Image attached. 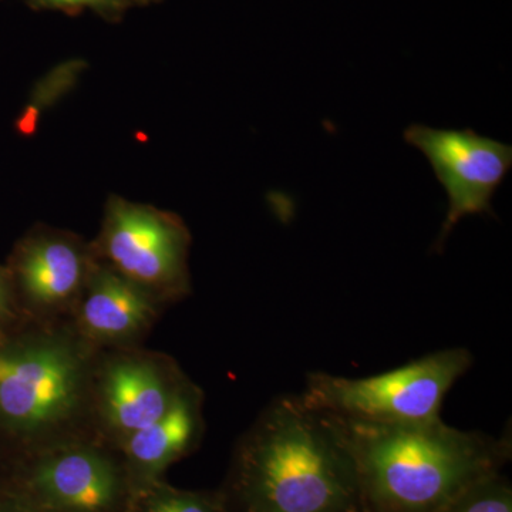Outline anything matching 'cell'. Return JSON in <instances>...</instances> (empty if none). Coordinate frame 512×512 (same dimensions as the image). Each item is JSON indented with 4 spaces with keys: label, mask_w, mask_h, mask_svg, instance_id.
Here are the masks:
<instances>
[{
    "label": "cell",
    "mask_w": 512,
    "mask_h": 512,
    "mask_svg": "<svg viewBox=\"0 0 512 512\" xmlns=\"http://www.w3.org/2000/svg\"><path fill=\"white\" fill-rule=\"evenodd\" d=\"M222 501L228 512H365L339 421L301 394L276 397L245 434Z\"/></svg>",
    "instance_id": "cell-1"
},
{
    "label": "cell",
    "mask_w": 512,
    "mask_h": 512,
    "mask_svg": "<svg viewBox=\"0 0 512 512\" xmlns=\"http://www.w3.org/2000/svg\"><path fill=\"white\" fill-rule=\"evenodd\" d=\"M181 389L164 380L156 366L140 359L114 363L101 387L103 410L124 436L146 429L170 409Z\"/></svg>",
    "instance_id": "cell-9"
},
{
    "label": "cell",
    "mask_w": 512,
    "mask_h": 512,
    "mask_svg": "<svg viewBox=\"0 0 512 512\" xmlns=\"http://www.w3.org/2000/svg\"><path fill=\"white\" fill-rule=\"evenodd\" d=\"M35 485L49 507L66 512L107 511L120 493L113 463L87 448H70L47 457L37 468Z\"/></svg>",
    "instance_id": "cell-7"
},
{
    "label": "cell",
    "mask_w": 512,
    "mask_h": 512,
    "mask_svg": "<svg viewBox=\"0 0 512 512\" xmlns=\"http://www.w3.org/2000/svg\"><path fill=\"white\" fill-rule=\"evenodd\" d=\"M404 141L417 148L429 161L448 198L434 249L444 242L461 220L471 215L495 217V192L512 167V147L495 138L481 136L473 128H433L413 124L404 131Z\"/></svg>",
    "instance_id": "cell-5"
},
{
    "label": "cell",
    "mask_w": 512,
    "mask_h": 512,
    "mask_svg": "<svg viewBox=\"0 0 512 512\" xmlns=\"http://www.w3.org/2000/svg\"><path fill=\"white\" fill-rule=\"evenodd\" d=\"M190 242L184 222L171 212L121 197L107 202L101 254L117 274L150 295L187 291Z\"/></svg>",
    "instance_id": "cell-4"
},
{
    "label": "cell",
    "mask_w": 512,
    "mask_h": 512,
    "mask_svg": "<svg viewBox=\"0 0 512 512\" xmlns=\"http://www.w3.org/2000/svg\"><path fill=\"white\" fill-rule=\"evenodd\" d=\"M83 363L59 340L0 350V416L13 427L55 426L80 400Z\"/></svg>",
    "instance_id": "cell-6"
},
{
    "label": "cell",
    "mask_w": 512,
    "mask_h": 512,
    "mask_svg": "<svg viewBox=\"0 0 512 512\" xmlns=\"http://www.w3.org/2000/svg\"><path fill=\"white\" fill-rule=\"evenodd\" d=\"M8 311V291H6L5 279L0 274V315Z\"/></svg>",
    "instance_id": "cell-16"
},
{
    "label": "cell",
    "mask_w": 512,
    "mask_h": 512,
    "mask_svg": "<svg viewBox=\"0 0 512 512\" xmlns=\"http://www.w3.org/2000/svg\"><path fill=\"white\" fill-rule=\"evenodd\" d=\"M82 72L83 63L70 62L57 66L37 82L35 92L30 96L28 106L20 114L16 124L23 136H32L35 133L43 113L72 92Z\"/></svg>",
    "instance_id": "cell-12"
},
{
    "label": "cell",
    "mask_w": 512,
    "mask_h": 512,
    "mask_svg": "<svg viewBox=\"0 0 512 512\" xmlns=\"http://www.w3.org/2000/svg\"><path fill=\"white\" fill-rule=\"evenodd\" d=\"M336 420L355 460L365 512H439L471 485L503 473L512 456L510 433L458 430L441 419L419 426Z\"/></svg>",
    "instance_id": "cell-2"
},
{
    "label": "cell",
    "mask_w": 512,
    "mask_h": 512,
    "mask_svg": "<svg viewBox=\"0 0 512 512\" xmlns=\"http://www.w3.org/2000/svg\"><path fill=\"white\" fill-rule=\"evenodd\" d=\"M473 353L451 348L367 377L326 372L306 377L302 399L336 419L376 426H419L439 420L444 397L473 366Z\"/></svg>",
    "instance_id": "cell-3"
},
{
    "label": "cell",
    "mask_w": 512,
    "mask_h": 512,
    "mask_svg": "<svg viewBox=\"0 0 512 512\" xmlns=\"http://www.w3.org/2000/svg\"><path fill=\"white\" fill-rule=\"evenodd\" d=\"M439 512H512V485L503 473L468 487Z\"/></svg>",
    "instance_id": "cell-13"
},
{
    "label": "cell",
    "mask_w": 512,
    "mask_h": 512,
    "mask_svg": "<svg viewBox=\"0 0 512 512\" xmlns=\"http://www.w3.org/2000/svg\"><path fill=\"white\" fill-rule=\"evenodd\" d=\"M84 291L80 319L84 330L94 338H128L153 316L150 293L109 265H92Z\"/></svg>",
    "instance_id": "cell-10"
},
{
    "label": "cell",
    "mask_w": 512,
    "mask_h": 512,
    "mask_svg": "<svg viewBox=\"0 0 512 512\" xmlns=\"http://www.w3.org/2000/svg\"><path fill=\"white\" fill-rule=\"evenodd\" d=\"M47 5L59 6V8H76V6L99 5L104 0H42Z\"/></svg>",
    "instance_id": "cell-15"
},
{
    "label": "cell",
    "mask_w": 512,
    "mask_h": 512,
    "mask_svg": "<svg viewBox=\"0 0 512 512\" xmlns=\"http://www.w3.org/2000/svg\"><path fill=\"white\" fill-rule=\"evenodd\" d=\"M200 424V397L181 389L163 417L126 437L127 456L147 473L163 470L195 443Z\"/></svg>",
    "instance_id": "cell-11"
},
{
    "label": "cell",
    "mask_w": 512,
    "mask_h": 512,
    "mask_svg": "<svg viewBox=\"0 0 512 512\" xmlns=\"http://www.w3.org/2000/svg\"><path fill=\"white\" fill-rule=\"evenodd\" d=\"M146 512H228L224 501L207 495L165 491L158 495Z\"/></svg>",
    "instance_id": "cell-14"
},
{
    "label": "cell",
    "mask_w": 512,
    "mask_h": 512,
    "mask_svg": "<svg viewBox=\"0 0 512 512\" xmlns=\"http://www.w3.org/2000/svg\"><path fill=\"white\" fill-rule=\"evenodd\" d=\"M92 265L79 241L60 232H46L20 249L16 274L30 301L55 308L83 291Z\"/></svg>",
    "instance_id": "cell-8"
}]
</instances>
